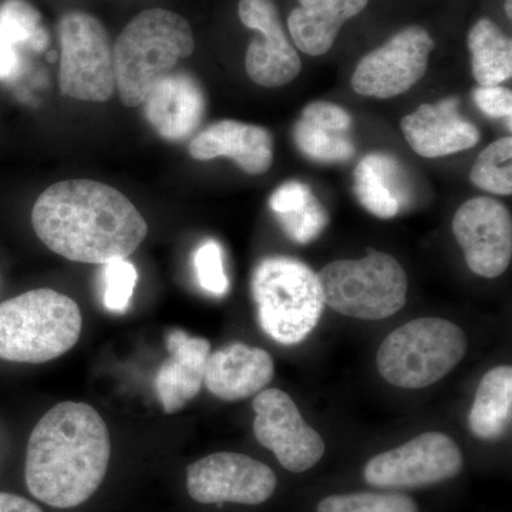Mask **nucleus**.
Instances as JSON below:
<instances>
[{"mask_svg": "<svg viewBox=\"0 0 512 512\" xmlns=\"http://www.w3.org/2000/svg\"><path fill=\"white\" fill-rule=\"evenodd\" d=\"M252 406L255 439L275 454L282 467L303 473L319 463L325 441L303 420L291 396L279 389L262 390Z\"/></svg>", "mask_w": 512, "mask_h": 512, "instance_id": "nucleus-12", "label": "nucleus"}, {"mask_svg": "<svg viewBox=\"0 0 512 512\" xmlns=\"http://www.w3.org/2000/svg\"><path fill=\"white\" fill-rule=\"evenodd\" d=\"M188 20L167 9H147L124 28L114 45V76L126 107L143 104L154 84L194 52Z\"/></svg>", "mask_w": 512, "mask_h": 512, "instance_id": "nucleus-3", "label": "nucleus"}, {"mask_svg": "<svg viewBox=\"0 0 512 512\" xmlns=\"http://www.w3.org/2000/svg\"><path fill=\"white\" fill-rule=\"evenodd\" d=\"M198 161L227 157L244 173L265 174L274 163V141L266 128L235 120L211 124L192 138L188 147Z\"/></svg>", "mask_w": 512, "mask_h": 512, "instance_id": "nucleus-17", "label": "nucleus"}, {"mask_svg": "<svg viewBox=\"0 0 512 512\" xmlns=\"http://www.w3.org/2000/svg\"><path fill=\"white\" fill-rule=\"evenodd\" d=\"M402 131L414 153L440 158L470 150L480 141V131L458 113V100L421 104L403 117Z\"/></svg>", "mask_w": 512, "mask_h": 512, "instance_id": "nucleus-16", "label": "nucleus"}, {"mask_svg": "<svg viewBox=\"0 0 512 512\" xmlns=\"http://www.w3.org/2000/svg\"><path fill=\"white\" fill-rule=\"evenodd\" d=\"M110 453L109 430L96 409L86 403L57 404L30 434L26 485L50 507H77L103 483Z\"/></svg>", "mask_w": 512, "mask_h": 512, "instance_id": "nucleus-2", "label": "nucleus"}, {"mask_svg": "<svg viewBox=\"0 0 512 512\" xmlns=\"http://www.w3.org/2000/svg\"><path fill=\"white\" fill-rule=\"evenodd\" d=\"M278 221L293 241L298 244H309L315 241L328 225V214L318 198L313 195L301 210L278 215Z\"/></svg>", "mask_w": 512, "mask_h": 512, "instance_id": "nucleus-29", "label": "nucleus"}, {"mask_svg": "<svg viewBox=\"0 0 512 512\" xmlns=\"http://www.w3.org/2000/svg\"><path fill=\"white\" fill-rule=\"evenodd\" d=\"M453 234L473 274L491 279L507 271L512 258V221L500 201L477 197L461 204L454 215Z\"/></svg>", "mask_w": 512, "mask_h": 512, "instance_id": "nucleus-13", "label": "nucleus"}, {"mask_svg": "<svg viewBox=\"0 0 512 512\" xmlns=\"http://www.w3.org/2000/svg\"><path fill=\"white\" fill-rule=\"evenodd\" d=\"M274 375V360L266 350L232 343L208 357L204 384L218 399L239 402L265 390Z\"/></svg>", "mask_w": 512, "mask_h": 512, "instance_id": "nucleus-18", "label": "nucleus"}, {"mask_svg": "<svg viewBox=\"0 0 512 512\" xmlns=\"http://www.w3.org/2000/svg\"><path fill=\"white\" fill-rule=\"evenodd\" d=\"M512 419V369L497 366L485 373L470 410L471 433L480 440H500Z\"/></svg>", "mask_w": 512, "mask_h": 512, "instance_id": "nucleus-23", "label": "nucleus"}, {"mask_svg": "<svg viewBox=\"0 0 512 512\" xmlns=\"http://www.w3.org/2000/svg\"><path fill=\"white\" fill-rule=\"evenodd\" d=\"M463 453L456 441L430 431L403 446L373 457L365 467L367 484L379 488H419L443 483L463 470Z\"/></svg>", "mask_w": 512, "mask_h": 512, "instance_id": "nucleus-9", "label": "nucleus"}, {"mask_svg": "<svg viewBox=\"0 0 512 512\" xmlns=\"http://www.w3.org/2000/svg\"><path fill=\"white\" fill-rule=\"evenodd\" d=\"M144 114L158 136L171 143L190 138L204 120L207 99L200 82L185 72H171L154 84L143 101Z\"/></svg>", "mask_w": 512, "mask_h": 512, "instance_id": "nucleus-15", "label": "nucleus"}, {"mask_svg": "<svg viewBox=\"0 0 512 512\" xmlns=\"http://www.w3.org/2000/svg\"><path fill=\"white\" fill-rule=\"evenodd\" d=\"M60 93L82 101L103 103L116 90L114 56L109 33L86 12H69L59 22Z\"/></svg>", "mask_w": 512, "mask_h": 512, "instance_id": "nucleus-8", "label": "nucleus"}, {"mask_svg": "<svg viewBox=\"0 0 512 512\" xmlns=\"http://www.w3.org/2000/svg\"><path fill=\"white\" fill-rule=\"evenodd\" d=\"M195 274L198 284L212 295L222 296L228 292L229 282L224 268V254L221 245L208 239L194 256Z\"/></svg>", "mask_w": 512, "mask_h": 512, "instance_id": "nucleus-30", "label": "nucleus"}, {"mask_svg": "<svg viewBox=\"0 0 512 512\" xmlns=\"http://www.w3.org/2000/svg\"><path fill=\"white\" fill-rule=\"evenodd\" d=\"M404 181L402 167L394 158L370 154L356 168L357 200L377 218L389 220L409 202L410 192Z\"/></svg>", "mask_w": 512, "mask_h": 512, "instance_id": "nucleus-22", "label": "nucleus"}, {"mask_svg": "<svg viewBox=\"0 0 512 512\" xmlns=\"http://www.w3.org/2000/svg\"><path fill=\"white\" fill-rule=\"evenodd\" d=\"M312 197L311 190L305 184L291 181V183L281 185L272 194L271 200H269V207L275 212L276 217L278 215L291 214V212L301 210L303 205L311 200Z\"/></svg>", "mask_w": 512, "mask_h": 512, "instance_id": "nucleus-32", "label": "nucleus"}, {"mask_svg": "<svg viewBox=\"0 0 512 512\" xmlns=\"http://www.w3.org/2000/svg\"><path fill=\"white\" fill-rule=\"evenodd\" d=\"M167 350L156 376V392L164 412L174 414L200 393L211 345L207 339L175 329L168 335Z\"/></svg>", "mask_w": 512, "mask_h": 512, "instance_id": "nucleus-19", "label": "nucleus"}, {"mask_svg": "<svg viewBox=\"0 0 512 512\" xmlns=\"http://www.w3.org/2000/svg\"><path fill=\"white\" fill-rule=\"evenodd\" d=\"M369 0H299L288 28L295 46L309 56L328 53L342 26L366 8Z\"/></svg>", "mask_w": 512, "mask_h": 512, "instance_id": "nucleus-21", "label": "nucleus"}, {"mask_svg": "<svg viewBox=\"0 0 512 512\" xmlns=\"http://www.w3.org/2000/svg\"><path fill=\"white\" fill-rule=\"evenodd\" d=\"M242 25L261 33L245 56V69L252 82L264 87H282L301 73L302 62L289 42L274 0H239Z\"/></svg>", "mask_w": 512, "mask_h": 512, "instance_id": "nucleus-14", "label": "nucleus"}, {"mask_svg": "<svg viewBox=\"0 0 512 512\" xmlns=\"http://www.w3.org/2000/svg\"><path fill=\"white\" fill-rule=\"evenodd\" d=\"M79 305L53 289H35L0 303V359L46 363L74 348L82 333Z\"/></svg>", "mask_w": 512, "mask_h": 512, "instance_id": "nucleus-4", "label": "nucleus"}, {"mask_svg": "<svg viewBox=\"0 0 512 512\" xmlns=\"http://www.w3.org/2000/svg\"><path fill=\"white\" fill-rule=\"evenodd\" d=\"M32 224L50 251L82 264L127 259L148 234L133 202L93 180L60 181L47 188L33 207Z\"/></svg>", "mask_w": 512, "mask_h": 512, "instance_id": "nucleus-1", "label": "nucleus"}, {"mask_svg": "<svg viewBox=\"0 0 512 512\" xmlns=\"http://www.w3.org/2000/svg\"><path fill=\"white\" fill-rule=\"evenodd\" d=\"M0 40L20 49L40 52L47 45L40 13L25 0H6L0 6Z\"/></svg>", "mask_w": 512, "mask_h": 512, "instance_id": "nucleus-25", "label": "nucleus"}, {"mask_svg": "<svg viewBox=\"0 0 512 512\" xmlns=\"http://www.w3.org/2000/svg\"><path fill=\"white\" fill-rule=\"evenodd\" d=\"M318 512H419V507L402 493H353L323 498Z\"/></svg>", "mask_w": 512, "mask_h": 512, "instance_id": "nucleus-27", "label": "nucleus"}, {"mask_svg": "<svg viewBox=\"0 0 512 512\" xmlns=\"http://www.w3.org/2000/svg\"><path fill=\"white\" fill-rule=\"evenodd\" d=\"M505 12H507L508 18H512V0L505 2Z\"/></svg>", "mask_w": 512, "mask_h": 512, "instance_id": "nucleus-34", "label": "nucleus"}, {"mask_svg": "<svg viewBox=\"0 0 512 512\" xmlns=\"http://www.w3.org/2000/svg\"><path fill=\"white\" fill-rule=\"evenodd\" d=\"M436 43L420 26H410L363 57L352 76L360 96L392 99L423 79Z\"/></svg>", "mask_w": 512, "mask_h": 512, "instance_id": "nucleus-10", "label": "nucleus"}, {"mask_svg": "<svg viewBox=\"0 0 512 512\" xmlns=\"http://www.w3.org/2000/svg\"><path fill=\"white\" fill-rule=\"evenodd\" d=\"M252 295L262 330L285 346L305 340L325 306L318 274L288 256H269L256 265Z\"/></svg>", "mask_w": 512, "mask_h": 512, "instance_id": "nucleus-5", "label": "nucleus"}, {"mask_svg": "<svg viewBox=\"0 0 512 512\" xmlns=\"http://www.w3.org/2000/svg\"><path fill=\"white\" fill-rule=\"evenodd\" d=\"M468 340L456 323L414 319L393 330L377 352V370L387 383L424 389L447 376L466 356Z\"/></svg>", "mask_w": 512, "mask_h": 512, "instance_id": "nucleus-6", "label": "nucleus"}, {"mask_svg": "<svg viewBox=\"0 0 512 512\" xmlns=\"http://www.w3.org/2000/svg\"><path fill=\"white\" fill-rule=\"evenodd\" d=\"M352 119L336 104L315 101L302 111L293 127V140L302 154L318 163H343L355 154L348 134Z\"/></svg>", "mask_w": 512, "mask_h": 512, "instance_id": "nucleus-20", "label": "nucleus"}, {"mask_svg": "<svg viewBox=\"0 0 512 512\" xmlns=\"http://www.w3.org/2000/svg\"><path fill=\"white\" fill-rule=\"evenodd\" d=\"M323 302L349 318L380 320L407 301V275L392 255L369 251L362 259H342L318 274Z\"/></svg>", "mask_w": 512, "mask_h": 512, "instance_id": "nucleus-7", "label": "nucleus"}, {"mask_svg": "<svg viewBox=\"0 0 512 512\" xmlns=\"http://www.w3.org/2000/svg\"><path fill=\"white\" fill-rule=\"evenodd\" d=\"M478 109L493 119H511L512 114V92L504 87H477L473 93Z\"/></svg>", "mask_w": 512, "mask_h": 512, "instance_id": "nucleus-31", "label": "nucleus"}, {"mask_svg": "<svg viewBox=\"0 0 512 512\" xmlns=\"http://www.w3.org/2000/svg\"><path fill=\"white\" fill-rule=\"evenodd\" d=\"M0 512H43L32 501L19 495L0 493Z\"/></svg>", "mask_w": 512, "mask_h": 512, "instance_id": "nucleus-33", "label": "nucleus"}, {"mask_svg": "<svg viewBox=\"0 0 512 512\" xmlns=\"http://www.w3.org/2000/svg\"><path fill=\"white\" fill-rule=\"evenodd\" d=\"M471 183L497 195L512 194V138L494 141L481 151L470 170Z\"/></svg>", "mask_w": 512, "mask_h": 512, "instance_id": "nucleus-26", "label": "nucleus"}, {"mask_svg": "<svg viewBox=\"0 0 512 512\" xmlns=\"http://www.w3.org/2000/svg\"><path fill=\"white\" fill-rule=\"evenodd\" d=\"M276 476L266 464L238 453H215L187 467V490L201 504L259 505L276 490Z\"/></svg>", "mask_w": 512, "mask_h": 512, "instance_id": "nucleus-11", "label": "nucleus"}, {"mask_svg": "<svg viewBox=\"0 0 512 512\" xmlns=\"http://www.w3.org/2000/svg\"><path fill=\"white\" fill-rule=\"evenodd\" d=\"M473 76L481 87L498 86L512 76V42L490 19H480L468 33Z\"/></svg>", "mask_w": 512, "mask_h": 512, "instance_id": "nucleus-24", "label": "nucleus"}, {"mask_svg": "<svg viewBox=\"0 0 512 512\" xmlns=\"http://www.w3.org/2000/svg\"><path fill=\"white\" fill-rule=\"evenodd\" d=\"M137 269L127 259L107 262L103 268V302L110 312L124 313L137 284Z\"/></svg>", "mask_w": 512, "mask_h": 512, "instance_id": "nucleus-28", "label": "nucleus"}]
</instances>
